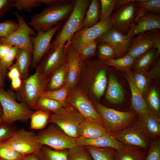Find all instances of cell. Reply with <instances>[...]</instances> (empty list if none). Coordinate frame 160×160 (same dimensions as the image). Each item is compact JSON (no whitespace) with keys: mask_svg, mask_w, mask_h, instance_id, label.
<instances>
[{"mask_svg":"<svg viewBox=\"0 0 160 160\" xmlns=\"http://www.w3.org/2000/svg\"><path fill=\"white\" fill-rule=\"evenodd\" d=\"M74 6V0H59L34 15L28 25L36 32L47 31L59 23L65 22L71 14Z\"/></svg>","mask_w":160,"mask_h":160,"instance_id":"obj_1","label":"cell"},{"mask_svg":"<svg viewBox=\"0 0 160 160\" xmlns=\"http://www.w3.org/2000/svg\"><path fill=\"white\" fill-rule=\"evenodd\" d=\"M90 0H74L73 10L64 24L57 31L51 49L60 44H65L76 32L82 28L86 11Z\"/></svg>","mask_w":160,"mask_h":160,"instance_id":"obj_2","label":"cell"},{"mask_svg":"<svg viewBox=\"0 0 160 160\" xmlns=\"http://www.w3.org/2000/svg\"><path fill=\"white\" fill-rule=\"evenodd\" d=\"M49 78L42 74L36 67L34 74L22 80L20 87L15 94L16 99L27 105L31 110L34 109L37 100L45 91Z\"/></svg>","mask_w":160,"mask_h":160,"instance_id":"obj_3","label":"cell"},{"mask_svg":"<svg viewBox=\"0 0 160 160\" xmlns=\"http://www.w3.org/2000/svg\"><path fill=\"white\" fill-rule=\"evenodd\" d=\"M92 104L101 118L104 127L111 134L127 127L135 121L136 115L133 112L117 111L95 101Z\"/></svg>","mask_w":160,"mask_h":160,"instance_id":"obj_4","label":"cell"},{"mask_svg":"<svg viewBox=\"0 0 160 160\" xmlns=\"http://www.w3.org/2000/svg\"><path fill=\"white\" fill-rule=\"evenodd\" d=\"M15 94L10 90L0 88V104L3 110L2 122L13 123L30 119L33 111L24 103L16 100Z\"/></svg>","mask_w":160,"mask_h":160,"instance_id":"obj_5","label":"cell"},{"mask_svg":"<svg viewBox=\"0 0 160 160\" xmlns=\"http://www.w3.org/2000/svg\"><path fill=\"white\" fill-rule=\"evenodd\" d=\"M111 135L124 145L144 150L148 149L151 143L150 136L140 119L127 127Z\"/></svg>","mask_w":160,"mask_h":160,"instance_id":"obj_6","label":"cell"},{"mask_svg":"<svg viewBox=\"0 0 160 160\" xmlns=\"http://www.w3.org/2000/svg\"><path fill=\"white\" fill-rule=\"evenodd\" d=\"M84 118L75 108L67 105L51 115L48 123L54 124L67 135L77 138L79 125Z\"/></svg>","mask_w":160,"mask_h":160,"instance_id":"obj_7","label":"cell"},{"mask_svg":"<svg viewBox=\"0 0 160 160\" xmlns=\"http://www.w3.org/2000/svg\"><path fill=\"white\" fill-rule=\"evenodd\" d=\"M4 142L11 148L25 156L38 152L43 146L37 134L23 128L17 129L11 137Z\"/></svg>","mask_w":160,"mask_h":160,"instance_id":"obj_8","label":"cell"},{"mask_svg":"<svg viewBox=\"0 0 160 160\" xmlns=\"http://www.w3.org/2000/svg\"><path fill=\"white\" fill-rule=\"evenodd\" d=\"M37 135L42 145H48L55 150L69 149L77 145L76 138L68 135L55 124L41 131Z\"/></svg>","mask_w":160,"mask_h":160,"instance_id":"obj_9","label":"cell"},{"mask_svg":"<svg viewBox=\"0 0 160 160\" xmlns=\"http://www.w3.org/2000/svg\"><path fill=\"white\" fill-rule=\"evenodd\" d=\"M66 102L68 105L76 109L85 119L104 127L93 104L80 88L74 87L71 89L67 95Z\"/></svg>","mask_w":160,"mask_h":160,"instance_id":"obj_10","label":"cell"},{"mask_svg":"<svg viewBox=\"0 0 160 160\" xmlns=\"http://www.w3.org/2000/svg\"><path fill=\"white\" fill-rule=\"evenodd\" d=\"M19 24L18 29L10 36L0 38V43L25 49L33 53V48L31 37L37 33L26 23L22 15L16 11L14 12Z\"/></svg>","mask_w":160,"mask_h":160,"instance_id":"obj_11","label":"cell"},{"mask_svg":"<svg viewBox=\"0 0 160 160\" xmlns=\"http://www.w3.org/2000/svg\"><path fill=\"white\" fill-rule=\"evenodd\" d=\"M113 27L111 19L109 18L100 21L89 27H82L76 32L67 42L77 52L84 45L95 40L104 33Z\"/></svg>","mask_w":160,"mask_h":160,"instance_id":"obj_12","label":"cell"},{"mask_svg":"<svg viewBox=\"0 0 160 160\" xmlns=\"http://www.w3.org/2000/svg\"><path fill=\"white\" fill-rule=\"evenodd\" d=\"M157 49V55L160 53V31L155 30L140 33L133 38L127 54L135 59L151 49Z\"/></svg>","mask_w":160,"mask_h":160,"instance_id":"obj_13","label":"cell"},{"mask_svg":"<svg viewBox=\"0 0 160 160\" xmlns=\"http://www.w3.org/2000/svg\"><path fill=\"white\" fill-rule=\"evenodd\" d=\"M138 9L136 0H133L116 9L110 17L113 27L123 33L128 32L136 23Z\"/></svg>","mask_w":160,"mask_h":160,"instance_id":"obj_14","label":"cell"},{"mask_svg":"<svg viewBox=\"0 0 160 160\" xmlns=\"http://www.w3.org/2000/svg\"><path fill=\"white\" fill-rule=\"evenodd\" d=\"M63 24L62 22L59 23L47 31H38L36 36H31L33 48L31 65L32 69L36 67L42 58L51 49L52 39Z\"/></svg>","mask_w":160,"mask_h":160,"instance_id":"obj_15","label":"cell"},{"mask_svg":"<svg viewBox=\"0 0 160 160\" xmlns=\"http://www.w3.org/2000/svg\"><path fill=\"white\" fill-rule=\"evenodd\" d=\"M67 62L66 46L60 44L51 48L36 66L40 72L49 77L56 70Z\"/></svg>","mask_w":160,"mask_h":160,"instance_id":"obj_16","label":"cell"},{"mask_svg":"<svg viewBox=\"0 0 160 160\" xmlns=\"http://www.w3.org/2000/svg\"><path fill=\"white\" fill-rule=\"evenodd\" d=\"M133 37L119 31L114 27L105 31L95 40L98 42H104L109 43L114 48L117 58L124 56L128 51Z\"/></svg>","mask_w":160,"mask_h":160,"instance_id":"obj_17","label":"cell"},{"mask_svg":"<svg viewBox=\"0 0 160 160\" xmlns=\"http://www.w3.org/2000/svg\"><path fill=\"white\" fill-rule=\"evenodd\" d=\"M66 46L67 62L69 68L66 85L71 89L77 84L81 73L83 68L84 62L79 57L78 52L68 43Z\"/></svg>","mask_w":160,"mask_h":160,"instance_id":"obj_18","label":"cell"},{"mask_svg":"<svg viewBox=\"0 0 160 160\" xmlns=\"http://www.w3.org/2000/svg\"><path fill=\"white\" fill-rule=\"evenodd\" d=\"M160 29V15L147 12L137 19L127 35L133 37L142 33Z\"/></svg>","mask_w":160,"mask_h":160,"instance_id":"obj_19","label":"cell"},{"mask_svg":"<svg viewBox=\"0 0 160 160\" xmlns=\"http://www.w3.org/2000/svg\"><path fill=\"white\" fill-rule=\"evenodd\" d=\"M126 73L125 78L131 91L132 105L133 109L139 116L140 118H141L151 111L144 100L142 95L137 88L130 70Z\"/></svg>","mask_w":160,"mask_h":160,"instance_id":"obj_20","label":"cell"},{"mask_svg":"<svg viewBox=\"0 0 160 160\" xmlns=\"http://www.w3.org/2000/svg\"><path fill=\"white\" fill-rule=\"evenodd\" d=\"M77 145L97 148H111L118 151L124 145L112 135L101 136L95 138L88 139L81 137L76 138Z\"/></svg>","mask_w":160,"mask_h":160,"instance_id":"obj_21","label":"cell"},{"mask_svg":"<svg viewBox=\"0 0 160 160\" xmlns=\"http://www.w3.org/2000/svg\"><path fill=\"white\" fill-rule=\"evenodd\" d=\"M78 132L79 137L88 139L111 135L103 125L85 118L79 125Z\"/></svg>","mask_w":160,"mask_h":160,"instance_id":"obj_22","label":"cell"},{"mask_svg":"<svg viewBox=\"0 0 160 160\" xmlns=\"http://www.w3.org/2000/svg\"><path fill=\"white\" fill-rule=\"evenodd\" d=\"M68 68V64L66 62L54 71L49 78L45 91L55 90L66 85Z\"/></svg>","mask_w":160,"mask_h":160,"instance_id":"obj_23","label":"cell"},{"mask_svg":"<svg viewBox=\"0 0 160 160\" xmlns=\"http://www.w3.org/2000/svg\"><path fill=\"white\" fill-rule=\"evenodd\" d=\"M106 64L100 60L97 73L92 80L91 85L92 91L98 98H100L104 93L107 81L106 75Z\"/></svg>","mask_w":160,"mask_h":160,"instance_id":"obj_24","label":"cell"},{"mask_svg":"<svg viewBox=\"0 0 160 160\" xmlns=\"http://www.w3.org/2000/svg\"><path fill=\"white\" fill-rule=\"evenodd\" d=\"M107 100L114 104L121 103L124 99V94L116 77L113 74L109 76L106 95Z\"/></svg>","mask_w":160,"mask_h":160,"instance_id":"obj_25","label":"cell"},{"mask_svg":"<svg viewBox=\"0 0 160 160\" xmlns=\"http://www.w3.org/2000/svg\"><path fill=\"white\" fill-rule=\"evenodd\" d=\"M32 53L25 49L19 48L15 64L18 69L22 80L29 77V70L31 65Z\"/></svg>","mask_w":160,"mask_h":160,"instance_id":"obj_26","label":"cell"},{"mask_svg":"<svg viewBox=\"0 0 160 160\" xmlns=\"http://www.w3.org/2000/svg\"><path fill=\"white\" fill-rule=\"evenodd\" d=\"M145 158L142 149L135 146L124 145L116 151V160H145Z\"/></svg>","mask_w":160,"mask_h":160,"instance_id":"obj_27","label":"cell"},{"mask_svg":"<svg viewBox=\"0 0 160 160\" xmlns=\"http://www.w3.org/2000/svg\"><path fill=\"white\" fill-rule=\"evenodd\" d=\"M100 0H91L84 17L82 28L89 27L98 23L100 21Z\"/></svg>","mask_w":160,"mask_h":160,"instance_id":"obj_28","label":"cell"},{"mask_svg":"<svg viewBox=\"0 0 160 160\" xmlns=\"http://www.w3.org/2000/svg\"><path fill=\"white\" fill-rule=\"evenodd\" d=\"M157 52L156 49L153 48L137 58L133 66L136 72L146 71L154 60L158 57Z\"/></svg>","mask_w":160,"mask_h":160,"instance_id":"obj_29","label":"cell"},{"mask_svg":"<svg viewBox=\"0 0 160 160\" xmlns=\"http://www.w3.org/2000/svg\"><path fill=\"white\" fill-rule=\"evenodd\" d=\"M92 160H116V150L111 148H97L84 146Z\"/></svg>","mask_w":160,"mask_h":160,"instance_id":"obj_30","label":"cell"},{"mask_svg":"<svg viewBox=\"0 0 160 160\" xmlns=\"http://www.w3.org/2000/svg\"><path fill=\"white\" fill-rule=\"evenodd\" d=\"M143 125L150 136L154 138L160 135V119L151 112L141 118Z\"/></svg>","mask_w":160,"mask_h":160,"instance_id":"obj_31","label":"cell"},{"mask_svg":"<svg viewBox=\"0 0 160 160\" xmlns=\"http://www.w3.org/2000/svg\"><path fill=\"white\" fill-rule=\"evenodd\" d=\"M51 115L50 112L42 110L33 111L30 118V128L40 130L45 127Z\"/></svg>","mask_w":160,"mask_h":160,"instance_id":"obj_32","label":"cell"},{"mask_svg":"<svg viewBox=\"0 0 160 160\" xmlns=\"http://www.w3.org/2000/svg\"><path fill=\"white\" fill-rule=\"evenodd\" d=\"M68 150H56L43 146L38 153V160H67Z\"/></svg>","mask_w":160,"mask_h":160,"instance_id":"obj_33","label":"cell"},{"mask_svg":"<svg viewBox=\"0 0 160 160\" xmlns=\"http://www.w3.org/2000/svg\"><path fill=\"white\" fill-rule=\"evenodd\" d=\"M136 59L127 54L121 58L111 59L103 62L107 65L126 72L130 70Z\"/></svg>","mask_w":160,"mask_h":160,"instance_id":"obj_34","label":"cell"},{"mask_svg":"<svg viewBox=\"0 0 160 160\" xmlns=\"http://www.w3.org/2000/svg\"><path fill=\"white\" fill-rule=\"evenodd\" d=\"M63 107V105L59 102L41 96L36 101L34 109L51 111L54 113Z\"/></svg>","mask_w":160,"mask_h":160,"instance_id":"obj_35","label":"cell"},{"mask_svg":"<svg viewBox=\"0 0 160 160\" xmlns=\"http://www.w3.org/2000/svg\"><path fill=\"white\" fill-rule=\"evenodd\" d=\"M136 2L138 7L136 21L145 12L155 14L160 13V0H136Z\"/></svg>","mask_w":160,"mask_h":160,"instance_id":"obj_36","label":"cell"},{"mask_svg":"<svg viewBox=\"0 0 160 160\" xmlns=\"http://www.w3.org/2000/svg\"><path fill=\"white\" fill-rule=\"evenodd\" d=\"M71 89L65 85L62 88L52 91L44 92L41 96L52 99L60 102L63 105H67L66 99L67 95Z\"/></svg>","mask_w":160,"mask_h":160,"instance_id":"obj_37","label":"cell"},{"mask_svg":"<svg viewBox=\"0 0 160 160\" xmlns=\"http://www.w3.org/2000/svg\"><path fill=\"white\" fill-rule=\"evenodd\" d=\"M100 60L104 62L117 57L116 50L111 44L106 42H98L97 52Z\"/></svg>","mask_w":160,"mask_h":160,"instance_id":"obj_38","label":"cell"},{"mask_svg":"<svg viewBox=\"0 0 160 160\" xmlns=\"http://www.w3.org/2000/svg\"><path fill=\"white\" fill-rule=\"evenodd\" d=\"M67 160H92L84 146L77 145L68 149Z\"/></svg>","mask_w":160,"mask_h":160,"instance_id":"obj_39","label":"cell"},{"mask_svg":"<svg viewBox=\"0 0 160 160\" xmlns=\"http://www.w3.org/2000/svg\"><path fill=\"white\" fill-rule=\"evenodd\" d=\"M27 156L11 148L4 142L0 143V160H22Z\"/></svg>","mask_w":160,"mask_h":160,"instance_id":"obj_40","label":"cell"},{"mask_svg":"<svg viewBox=\"0 0 160 160\" xmlns=\"http://www.w3.org/2000/svg\"><path fill=\"white\" fill-rule=\"evenodd\" d=\"M98 42L94 40L89 42L83 46L78 52L79 57L83 61L87 60L97 54Z\"/></svg>","mask_w":160,"mask_h":160,"instance_id":"obj_41","label":"cell"},{"mask_svg":"<svg viewBox=\"0 0 160 160\" xmlns=\"http://www.w3.org/2000/svg\"><path fill=\"white\" fill-rule=\"evenodd\" d=\"M41 4L40 0H13L12 7L19 11L30 12L33 9L40 6Z\"/></svg>","mask_w":160,"mask_h":160,"instance_id":"obj_42","label":"cell"},{"mask_svg":"<svg viewBox=\"0 0 160 160\" xmlns=\"http://www.w3.org/2000/svg\"><path fill=\"white\" fill-rule=\"evenodd\" d=\"M101 13L100 21L111 17L115 9L116 0H100Z\"/></svg>","mask_w":160,"mask_h":160,"instance_id":"obj_43","label":"cell"},{"mask_svg":"<svg viewBox=\"0 0 160 160\" xmlns=\"http://www.w3.org/2000/svg\"><path fill=\"white\" fill-rule=\"evenodd\" d=\"M19 24L12 20H8L0 23V38L7 37L18 28Z\"/></svg>","mask_w":160,"mask_h":160,"instance_id":"obj_44","label":"cell"},{"mask_svg":"<svg viewBox=\"0 0 160 160\" xmlns=\"http://www.w3.org/2000/svg\"><path fill=\"white\" fill-rule=\"evenodd\" d=\"M17 129L13 123H0V143L4 142L15 133Z\"/></svg>","mask_w":160,"mask_h":160,"instance_id":"obj_45","label":"cell"},{"mask_svg":"<svg viewBox=\"0 0 160 160\" xmlns=\"http://www.w3.org/2000/svg\"><path fill=\"white\" fill-rule=\"evenodd\" d=\"M149 105L153 111L156 114L160 110V101L158 93L155 89H152L149 92L147 97Z\"/></svg>","mask_w":160,"mask_h":160,"instance_id":"obj_46","label":"cell"},{"mask_svg":"<svg viewBox=\"0 0 160 160\" xmlns=\"http://www.w3.org/2000/svg\"><path fill=\"white\" fill-rule=\"evenodd\" d=\"M137 72L132 74L133 80L137 88L142 95L147 87L148 78L142 73Z\"/></svg>","mask_w":160,"mask_h":160,"instance_id":"obj_47","label":"cell"},{"mask_svg":"<svg viewBox=\"0 0 160 160\" xmlns=\"http://www.w3.org/2000/svg\"><path fill=\"white\" fill-rule=\"evenodd\" d=\"M145 160H160V143L159 140L151 142Z\"/></svg>","mask_w":160,"mask_h":160,"instance_id":"obj_48","label":"cell"},{"mask_svg":"<svg viewBox=\"0 0 160 160\" xmlns=\"http://www.w3.org/2000/svg\"><path fill=\"white\" fill-rule=\"evenodd\" d=\"M18 49V48L13 47L6 55L1 60L3 65L7 70L12 65L13 62L15 59Z\"/></svg>","mask_w":160,"mask_h":160,"instance_id":"obj_49","label":"cell"},{"mask_svg":"<svg viewBox=\"0 0 160 160\" xmlns=\"http://www.w3.org/2000/svg\"><path fill=\"white\" fill-rule=\"evenodd\" d=\"M13 0H0V18L13 7Z\"/></svg>","mask_w":160,"mask_h":160,"instance_id":"obj_50","label":"cell"},{"mask_svg":"<svg viewBox=\"0 0 160 160\" xmlns=\"http://www.w3.org/2000/svg\"><path fill=\"white\" fill-rule=\"evenodd\" d=\"M160 61L158 60L154 64L152 68L147 75L148 79H155L159 77L160 75Z\"/></svg>","mask_w":160,"mask_h":160,"instance_id":"obj_51","label":"cell"},{"mask_svg":"<svg viewBox=\"0 0 160 160\" xmlns=\"http://www.w3.org/2000/svg\"><path fill=\"white\" fill-rule=\"evenodd\" d=\"M9 69V71L7 73V76L11 81L20 77V72L15 64H12Z\"/></svg>","mask_w":160,"mask_h":160,"instance_id":"obj_52","label":"cell"},{"mask_svg":"<svg viewBox=\"0 0 160 160\" xmlns=\"http://www.w3.org/2000/svg\"><path fill=\"white\" fill-rule=\"evenodd\" d=\"M7 71L3 65L0 59V88L2 89L5 87V79L7 76Z\"/></svg>","mask_w":160,"mask_h":160,"instance_id":"obj_53","label":"cell"},{"mask_svg":"<svg viewBox=\"0 0 160 160\" xmlns=\"http://www.w3.org/2000/svg\"><path fill=\"white\" fill-rule=\"evenodd\" d=\"M13 47L10 45L0 43V59H2Z\"/></svg>","mask_w":160,"mask_h":160,"instance_id":"obj_54","label":"cell"},{"mask_svg":"<svg viewBox=\"0 0 160 160\" xmlns=\"http://www.w3.org/2000/svg\"><path fill=\"white\" fill-rule=\"evenodd\" d=\"M22 80L20 77L11 80V87L12 89L16 91L20 87Z\"/></svg>","mask_w":160,"mask_h":160,"instance_id":"obj_55","label":"cell"},{"mask_svg":"<svg viewBox=\"0 0 160 160\" xmlns=\"http://www.w3.org/2000/svg\"><path fill=\"white\" fill-rule=\"evenodd\" d=\"M38 153H34L28 155L22 160H38Z\"/></svg>","mask_w":160,"mask_h":160,"instance_id":"obj_56","label":"cell"},{"mask_svg":"<svg viewBox=\"0 0 160 160\" xmlns=\"http://www.w3.org/2000/svg\"><path fill=\"white\" fill-rule=\"evenodd\" d=\"M41 3L49 5L57 2L59 0H40Z\"/></svg>","mask_w":160,"mask_h":160,"instance_id":"obj_57","label":"cell"},{"mask_svg":"<svg viewBox=\"0 0 160 160\" xmlns=\"http://www.w3.org/2000/svg\"><path fill=\"white\" fill-rule=\"evenodd\" d=\"M3 116V110L2 107L0 104V123L2 122Z\"/></svg>","mask_w":160,"mask_h":160,"instance_id":"obj_58","label":"cell"}]
</instances>
